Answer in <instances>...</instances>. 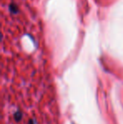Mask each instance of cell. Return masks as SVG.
<instances>
[{
	"label": "cell",
	"instance_id": "1",
	"mask_svg": "<svg viewBox=\"0 0 123 124\" xmlns=\"http://www.w3.org/2000/svg\"><path fill=\"white\" fill-rule=\"evenodd\" d=\"M9 9H10V11H11L12 13H14V14H16L17 12L19 11V8H18V7H17V5L14 4V3H12V4H10V6H9Z\"/></svg>",
	"mask_w": 123,
	"mask_h": 124
}]
</instances>
